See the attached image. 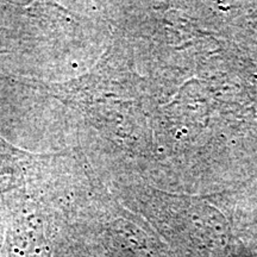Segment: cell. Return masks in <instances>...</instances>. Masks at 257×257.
Listing matches in <instances>:
<instances>
[{"label": "cell", "mask_w": 257, "mask_h": 257, "mask_svg": "<svg viewBox=\"0 0 257 257\" xmlns=\"http://www.w3.org/2000/svg\"><path fill=\"white\" fill-rule=\"evenodd\" d=\"M2 51H3V50H2V49H0V53H2Z\"/></svg>", "instance_id": "6da1fadb"}]
</instances>
